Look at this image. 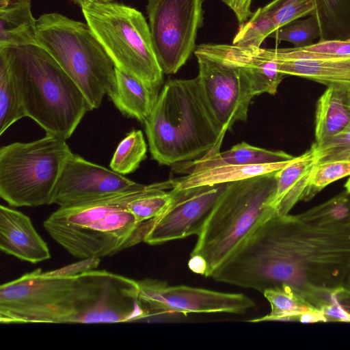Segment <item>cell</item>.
<instances>
[{"label": "cell", "mask_w": 350, "mask_h": 350, "mask_svg": "<svg viewBox=\"0 0 350 350\" xmlns=\"http://www.w3.org/2000/svg\"><path fill=\"white\" fill-rule=\"evenodd\" d=\"M350 125V88L327 86L317 100L315 143L338 135Z\"/></svg>", "instance_id": "d6986e66"}, {"label": "cell", "mask_w": 350, "mask_h": 350, "mask_svg": "<svg viewBox=\"0 0 350 350\" xmlns=\"http://www.w3.org/2000/svg\"><path fill=\"white\" fill-rule=\"evenodd\" d=\"M135 309L133 280L106 270L54 276L38 269L0 287L2 324L124 323Z\"/></svg>", "instance_id": "7a4b0ae2"}, {"label": "cell", "mask_w": 350, "mask_h": 350, "mask_svg": "<svg viewBox=\"0 0 350 350\" xmlns=\"http://www.w3.org/2000/svg\"><path fill=\"white\" fill-rule=\"evenodd\" d=\"M92 33L116 68L159 90L163 72L149 25L134 8L118 2L91 3L81 8Z\"/></svg>", "instance_id": "ba28073f"}, {"label": "cell", "mask_w": 350, "mask_h": 350, "mask_svg": "<svg viewBox=\"0 0 350 350\" xmlns=\"http://www.w3.org/2000/svg\"><path fill=\"white\" fill-rule=\"evenodd\" d=\"M350 176V161H330L317 164L310 179L306 200L312 199L328 185Z\"/></svg>", "instance_id": "d6a6232c"}, {"label": "cell", "mask_w": 350, "mask_h": 350, "mask_svg": "<svg viewBox=\"0 0 350 350\" xmlns=\"http://www.w3.org/2000/svg\"><path fill=\"white\" fill-rule=\"evenodd\" d=\"M72 153L65 139L46 134L0 148V196L12 206L51 204L53 188Z\"/></svg>", "instance_id": "9c48e42d"}, {"label": "cell", "mask_w": 350, "mask_h": 350, "mask_svg": "<svg viewBox=\"0 0 350 350\" xmlns=\"http://www.w3.org/2000/svg\"><path fill=\"white\" fill-rule=\"evenodd\" d=\"M271 16L276 29L300 18L312 15L314 0H273L264 6Z\"/></svg>", "instance_id": "1f68e13d"}, {"label": "cell", "mask_w": 350, "mask_h": 350, "mask_svg": "<svg viewBox=\"0 0 350 350\" xmlns=\"http://www.w3.org/2000/svg\"><path fill=\"white\" fill-rule=\"evenodd\" d=\"M234 13L238 22L241 24L252 15L251 4L252 0H221Z\"/></svg>", "instance_id": "d590c367"}, {"label": "cell", "mask_w": 350, "mask_h": 350, "mask_svg": "<svg viewBox=\"0 0 350 350\" xmlns=\"http://www.w3.org/2000/svg\"><path fill=\"white\" fill-rule=\"evenodd\" d=\"M204 0H148L154 51L164 74H175L195 52Z\"/></svg>", "instance_id": "30bf717a"}, {"label": "cell", "mask_w": 350, "mask_h": 350, "mask_svg": "<svg viewBox=\"0 0 350 350\" xmlns=\"http://www.w3.org/2000/svg\"><path fill=\"white\" fill-rule=\"evenodd\" d=\"M345 287L350 291V271L346 280Z\"/></svg>", "instance_id": "60d3db41"}, {"label": "cell", "mask_w": 350, "mask_h": 350, "mask_svg": "<svg viewBox=\"0 0 350 350\" xmlns=\"http://www.w3.org/2000/svg\"><path fill=\"white\" fill-rule=\"evenodd\" d=\"M139 299L151 316L166 313L242 314L255 302L242 293H230L185 285L170 286L153 279L137 281Z\"/></svg>", "instance_id": "7c38bea8"}, {"label": "cell", "mask_w": 350, "mask_h": 350, "mask_svg": "<svg viewBox=\"0 0 350 350\" xmlns=\"http://www.w3.org/2000/svg\"><path fill=\"white\" fill-rule=\"evenodd\" d=\"M190 270L197 274L206 275L207 265L205 260L199 255H191L188 262Z\"/></svg>", "instance_id": "74e56055"}, {"label": "cell", "mask_w": 350, "mask_h": 350, "mask_svg": "<svg viewBox=\"0 0 350 350\" xmlns=\"http://www.w3.org/2000/svg\"><path fill=\"white\" fill-rule=\"evenodd\" d=\"M347 192L350 194V178L347 180L345 185Z\"/></svg>", "instance_id": "b9f144b4"}, {"label": "cell", "mask_w": 350, "mask_h": 350, "mask_svg": "<svg viewBox=\"0 0 350 350\" xmlns=\"http://www.w3.org/2000/svg\"><path fill=\"white\" fill-rule=\"evenodd\" d=\"M295 158L273 163L224 165L200 172H190L187 176L173 180L174 187L181 189L202 185L226 184L245 180L278 172L291 163Z\"/></svg>", "instance_id": "7402d4cb"}, {"label": "cell", "mask_w": 350, "mask_h": 350, "mask_svg": "<svg viewBox=\"0 0 350 350\" xmlns=\"http://www.w3.org/2000/svg\"><path fill=\"white\" fill-rule=\"evenodd\" d=\"M319 37V25L314 15L304 20L294 21L275 30L269 36V38L278 41L291 42L294 44V47L311 44Z\"/></svg>", "instance_id": "4dcf8cb0"}, {"label": "cell", "mask_w": 350, "mask_h": 350, "mask_svg": "<svg viewBox=\"0 0 350 350\" xmlns=\"http://www.w3.org/2000/svg\"><path fill=\"white\" fill-rule=\"evenodd\" d=\"M36 44L80 88L91 109L100 107L115 85V66L86 23L57 12L37 19Z\"/></svg>", "instance_id": "52a82bcc"}, {"label": "cell", "mask_w": 350, "mask_h": 350, "mask_svg": "<svg viewBox=\"0 0 350 350\" xmlns=\"http://www.w3.org/2000/svg\"><path fill=\"white\" fill-rule=\"evenodd\" d=\"M226 184L172 188V198L165 210L149 220L144 242L158 245L202 231Z\"/></svg>", "instance_id": "5bb4252c"}, {"label": "cell", "mask_w": 350, "mask_h": 350, "mask_svg": "<svg viewBox=\"0 0 350 350\" xmlns=\"http://www.w3.org/2000/svg\"><path fill=\"white\" fill-rule=\"evenodd\" d=\"M297 321L304 323L327 322L322 311L316 308H311L298 317Z\"/></svg>", "instance_id": "8d00e7d4"}, {"label": "cell", "mask_w": 350, "mask_h": 350, "mask_svg": "<svg viewBox=\"0 0 350 350\" xmlns=\"http://www.w3.org/2000/svg\"><path fill=\"white\" fill-rule=\"evenodd\" d=\"M11 3L10 0H0V9L7 8Z\"/></svg>", "instance_id": "ab89813d"}, {"label": "cell", "mask_w": 350, "mask_h": 350, "mask_svg": "<svg viewBox=\"0 0 350 350\" xmlns=\"http://www.w3.org/2000/svg\"><path fill=\"white\" fill-rule=\"evenodd\" d=\"M279 72L327 86L350 88V56L325 60L273 61Z\"/></svg>", "instance_id": "ffe728a7"}, {"label": "cell", "mask_w": 350, "mask_h": 350, "mask_svg": "<svg viewBox=\"0 0 350 350\" xmlns=\"http://www.w3.org/2000/svg\"><path fill=\"white\" fill-rule=\"evenodd\" d=\"M317 164L330 161H350V125L342 132L311 146Z\"/></svg>", "instance_id": "836d02e7"}, {"label": "cell", "mask_w": 350, "mask_h": 350, "mask_svg": "<svg viewBox=\"0 0 350 350\" xmlns=\"http://www.w3.org/2000/svg\"><path fill=\"white\" fill-rule=\"evenodd\" d=\"M144 124L151 157L160 165L214 154L224 139L197 77L167 81Z\"/></svg>", "instance_id": "3957f363"}, {"label": "cell", "mask_w": 350, "mask_h": 350, "mask_svg": "<svg viewBox=\"0 0 350 350\" xmlns=\"http://www.w3.org/2000/svg\"><path fill=\"white\" fill-rule=\"evenodd\" d=\"M194 54L202 94L224 138L235 122L247 120L251 100L258 91L243 68Z\"/></svg>", "instance_id": "8fae6325"}, {"label": "cell", "mask_w": 350, "mask_h": 350, "mask_svg": "<svg viewBox=\"0 0 350 350\" xmlns=\"http://www.w3.org/2000/svg\"><path fill=\"white\" fill-rule=\"evenodd\" d=\"M319 40L350 39V0H314Z\"/></svg>", "instance_id": "cb8c5ba5"}, {"label": "cell", "mask_w": 350, "mask_h": 350, "mask_svg": "<svg viewBox=\"0 0 350 350\" xmlns=\"http://www.w3.org/2000/svg\"><path fill=\"white\" fill-rule=\"evenodd\" d=\"M99 263V258H84L77 262L44 273L47 275L74 276L96 269Z\"/></svg>", "instance_id": "e575fe53"}, {"label": "cell", "mask_w": 350, "mask_h": 350, "mask_svg": "<svg viewBox=\"0 0 350 350\" xmlns=\"http://www.w3.org/2000/svg\"><path fill=\"white\" fill-rule=\"evenodd\" d=\"M0 249L33 264L51 258L46 243L37 232L30 218L3 205L0 206Z\"/></svg>", "instance_id": "2e32d148"}, {"label": "cell", "mask_w": 350, "mask_h": 350, "mask_svg": "<svg viewBox=\"0 0 350 350\" xmlns=\"http://www.w3.org/2000/svg\"><path fill=\"white\" fill-rule=\"evenodd\" d=\"M36 34L31 0H16L0 9V49L37 44Z\"/></svg>", "instance_id": "44dd1931"}, {"label": "cell", "mask_w": 350, "mask_h": 350, "mask_svg": "<svg viewBox=\"0 0 350 350\" xmlns=\"http://www.w3.org/2000/svg\"><path fill=\"white\" fill-rule=\"evenodd\" d=\"M146 186L72 152L53 188L51 204L78 206Z\"/></svg>", "instance_id": "4fadbf2b"}, {"label": "cell", "mask_w": 350, "mask_h": 350, "mask_svg": "<svg viewBox=\"0 0 350 350\" xmlns=\"http://www.w3.org/2000/svg\"><path fill=\"white\" fill-rule=\"evenodd\" d=\"M317 159L311 147L275 174L276 189L272 206L285 215L299 201L306 200L310 179Z\"/></svg>", "instance_id": "e0dca14e"}, {"label": "cell", "mask_w": 350, "mask_h": 350, "mask_svg": "<svg viewBox=\"0 0 350 350\" xmlns=\"http://www.w3.org/2000/svg\"><path fill=\"white\" fill-rule=\"evenodd\" d=\"M343 192L327 201L298 214L304 221L319 226L350 223V199Z\"/></svg>", "instance_id": "f1b7e54d"}, {"label": "cell", "mask_w": 350, "mask_h": 350, "mask_svg": "<svg viewBox=\"0 0 350 350\" xmlns=\"http://www.w3.org/2000/svg\"><path fill=\"white\" fill-rule=\"evenodd\" d=\"M194 53L202 54L243 68L252 78L259 94H275L285 75L277 64L265 57L260 47H241L226 44H202Z\"/></svg>", "instance_id": "9a60e30c"}, {"label": "cell", "mask_w": 350, "mask_h": 350, "mask_svg": "<svg viewBox=\"0 0 350 350\" xmlns=\"http://www.w3.org/2000/svg\"><path fill=\"white\" fill-rule=\"evenodd\" d=\"M73 2L81 8L91 3H105L113 2V0H72Z\"/></svg>", "instance_id": "f35d334b"}, {"label": "cell", "mask_w": 350, "mask_h": 350, "mask_svg": "<svg viewBox=\"0 0 350 350\" xmlns=\"http://www.w3.org/2000/svg\"><path fill=\"white\" fill-rule=\"evenodd\" d=\"M295 157L282 150H270L241 142L228 150L195 159L188 167L190 173L224 165L273 163Z\"/></svg>", "instance_id": "603a6c76"}, {"label": "cell", "mask_w": 350, "mask_h": 350, "mask_svg": "<svg viewBox=\"0 0 350 350\" xmlns=\"http://www.w3.org/2000/svg\"><path fill=\"white\" fill-rule=\"evenodd\" d=\"M350 271V223L319 226L275 212L211 277L254 289L288 286L307 301L345 286Z\"/></svg>", "instance_id": "6da1fadb"}, {"label": "cell", "mask_w": 350, "mask_h": 350, "mask_svg": "<svg viewBox=\"0 0 350 350\" xmlns=\"http://www.w3.org/2000/svg\"><path fill=\"white\" fill-rule=\"evenodd\" d=\"M6 57L26 117L46 134L65 140L92 111L84 94L44 49L38 44L0 49Z\"/></svg>", "instance_id": "277c9868"}, {"label": "cell", "mask_w": 350, "mask_h": 350, "mask_svg": "<svg viewBox=\"0 0 350 350\" xmlns=\"http://www.w3.org/2000/svg\"><path fill=\"white\" fill-rule=\"evenodd\" d=\"M276 172L227 183L191 253L205 260L206 277H211L275 212Z\"/></svg>", "instance_id": "8992f818"}, {"label": "cell", "mask_w": 350, "mask_h": 350, "mask_svg": "<svg viewBox=\"0 0 350 350\" xmlns=\"http://www.w3.org/2000/svg\"><path fill=\"white\" fill-rule=\"evenodd\" d=\"M277 30L273 20L265 7L258 8L250 18L240 24L232 44L241 47H260L265 39Z\"/></svg>", "instance_id": "f546056e"}, {"label": "cell", "mask_w": 350, "mask_h": 350, "mask_svg": "<svg viewBox=\"0 0 350 350\" xmlns=\"http://www.w3.org/2000/svg\"><path fill=\"white\" fill-rule=\"evenodd\" d=\"M24 117L25 111L8 62L0 52V135Z\"/></svg>", "instance_id": "4316f807"}, {"label": "cell", "mask_w": 350, "mask_h": 350, "mask_svg": "<svg viewBox=\"0 0 350 350\" xmlns=\"http://www.w3.org/2000/svg\"><path fill=\"white\" fill-rule=\"evenodd\" d=\"M265 297L271 306V312L251 322L266 321H297L304 312L314 308L295 291L288 286L275 287L265 290Z\"/></svg>", "instance_id": "484cf974"}, {"label": "cell", "mask_w": 350, "mask_h": 350, "mask_svg": "<svg viewBox=\"0 0 350 350\" xmlns=\"http://www.w3.org/2000/svg\"><path fill=\"white\" fill-rule=\"evenodd\" d=\"M115 85L107 94L124 116L144 123L150 114L159 91L135 77L115 68Z\"/></svg>", "instance_id": "ac0fdd59"}, {"label": "cell", "mask_w": 350, "mask_h": 350, "mask_svg": "<svg viewBox=\"0 0 350 350\" xmlns=\"http://www.w3.org/2000/svg\"><path fill=\"white\" fill-rule=\"evenodd\" d=\"M147 145L140 130H132L119 142L109 163L111 170L126 175L135 172L146 158Z\"/></svg>", "instance_id": "83f0119b"}, {"label": "cell", "mask_w": 350, "mask_h": 350, "mask_svg": "<svg viewBox=\"0 0 350 350\" xmlns=\"http://www.w3.org/2000/svg\"><path fill=\"white\" fill-rule=\"evenodd\" d=\"M265 57L278 60H325L350 56V39L319 40L308 46L292 48L262 49Z\"/></svg>", "instance_id": "d4e9b609"}, {"label": "cell", "mask_w": 350, "mask_h": 350, "mask_svg": "<svg viewBox=\"0 0 350 350\" xmlns=\"http://www.w3.org/2000/svg\"><path fill=\"white\" fill-rule=\"evenodd\" d=\"M146 187L81 206L59 207L43 226L54 241L77 258L113 256L144 241L149 230L148 220L139 222L125 204Z\"/></svg>", "instance_id": "5b68a950"}]
</instances>
